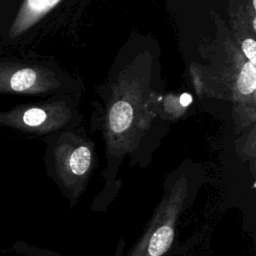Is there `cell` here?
<instances>
[{"label": "cell", "instance_id": "5b68a950", "mask_svg": "<svg viewBox=\"0 0 256 256\" xmlns=\"http://www.w3.org/2000/svg\"><path fill=\"white\" fill-rule=\"evenodd\" d=\"M237 88L244 95L251 94L256 89V67L254 64L247 62L243 65L242 71L237 80Z\"/></svg>", "mask_w": 256, "mask_h": 256}, {"label": "cell", "instance_id": "9c48e42d", "mask_svg": "<svg viewBox=\"0 0 256 256\" xmlns=\"http://www.w3.org/2000/svg\"><path fill=\"white\" fill-rule=\"evenodd\" d=\"M253 6H254V8L256 7V0H253Z\"/></svg>", "mask_w": 256, "mask_h": 256}, {"label": "cell", "instance_id": "ba28073f", "mask_svg": "<svg viewBox=\"0 0 256 256\" xmlns=\"http://www.w3.org/2000/svg\"><path fill=\"white\" fill-rule=\"evenodd\" d=\"M179 101H180V104L185 107V106H188V105L192 102V97H191V95L188 94V93H183V94L180 96Z\"/></svg>", "mask_w": 256, "mask_h": 256}, {"label": "cell", "instance_id": "8992f818", "mask_svg": "<svg viewBox=\"0 0 256 256\" xmlns=\"http://www.w3.org/2000/svg\"><path fill=\"white\" fill-rule=\"evenodd\" d=\"M47 114L41 108H29L21 115V121L24 125L29 127H36L43 124L46 120Z\"/></svg>", "mask_w": 256, "mask_h": 256}, {"label": "cell", "instance_id": "3957f363", "mask_svg": "<svg viewBox=\"0 0 256 256\" xmlns=\"http://www.w3.org/2000/svg\"><path fill=\"white\" fill-rule=\"evenodd\" d=\"M37 81V74L31 68H22L8 72L0 69V91L25 92L30 90Z\"/></svg>", "mask_w": 256, "mask_h": 256}, {"label": "cell", "instance_id": "277c9868", "mask_svg": "<svg viewBox=\"0 0 256 256\" xmlns=\"http://www.w3.org/2000/svg\"><path fill=\"white\" fill-rule=\"evenodd\" d=\"M133 110L126 101L116 102L109 112L110 128L115 133H121L128 129L132 122Z\"/></svg>", "mask_w": 256, "mask_h": 256}, {"label": "cell", "instance_id": "52a82bcc", "mask_svg": "<svg viewBox=\"0 0 256 256\" xmlns=\"http://www.w3.org/2000/svg\"><path fill=\"white\" fill-rule=\"evenodd\" d=\"M242 50L245 56L248 58L249 62L254 64L256 63V42L254 39L248 38L242 43Z\"/></svg>", "mask_w": 256, "mask_h": 256}, {"label": "cell", "instance_id": "7a4b0ae2", "mask_svg": "<svg viewBox=\"0 0 256 256\" xmlns=\"http://www.w3.org/2000/svg\"><path fill=\"white\" fill-rule=\"evenodd\" d=\"M59 1L60 0H25L14 24L12 25L11 35L16 36L28 29Z\"/></svg>", "mask_w": 256, "mask_h": 256}, {"label": "cell", "instance_id": "6da1fadb", "mask_svg": "<svg viewBox=\"0 0 256 256\" xmlns=\"http://www.w3.org/2000/svg\"><path fill=\"white\" fill-rule=\"evenodd\" d=\"M199 190L200 184L186 176L167 180L160 202L126 256H165L175 241L181 215L193 203Z\"/></svg>", "mask_w": 256, "mask_h": 256}]
</instances>
